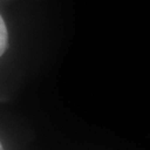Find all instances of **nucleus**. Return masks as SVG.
Returning <instances> with one entry per match:
<instances>
[{
    "label": "nucleus",
    "instance_id": "nucleus-1",
    "mask_svg": "<svg viewBox=\"0 0 150 150\" xmlns=\"http://www.w3.org/2000/svg\"><path fill=\"white\" fill-rule=\"evenodd\" d=\"M7 47H8V31L5 21L0 15V57L5 54Z\"/></svg>",
    "mask_w": 150,
    "mask_h": 150
},
{
    "label": "nucleus",
    "instance_id": "nucleus-2",
    "mask_svg": "<svg viewBox=\"0 0 150 150\" xmlns=\"http://www.w3.org/2000/svg\"><path fill=\"white\" fill-rule=\"evenodd\" d=\"M0 150H4V148H2V145H1V142H0Z\"/></svg>",
    "mask_w": 150,
    "mask_h": 150
}]
</instances>
